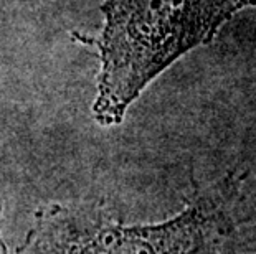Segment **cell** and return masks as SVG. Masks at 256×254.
Instances as JSON below:
<instances>
[{"label":"cell","instance_id":"6da1fadb","mask_svg":"<svg viewBox=\"0 0 256 254\" xmlns=\"http://www.w3.org/2000/svg\"><path fill=\"white\" fill-rule=\"evenodd\" d=\"M256 0H108L96 40L101 74L94 116L121 122L128 106L167 66L214 40L225 21Z\"/></svg>","mask_w":256,"mask_h":254}]
</instances>
